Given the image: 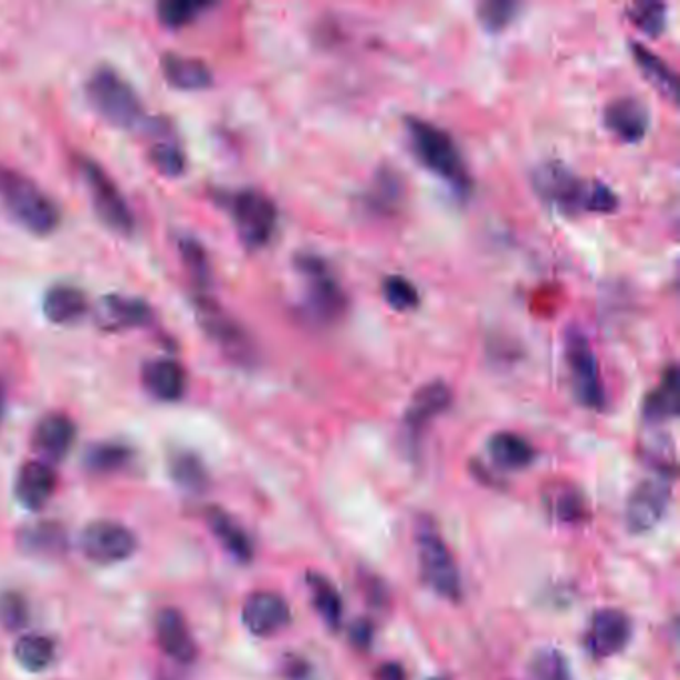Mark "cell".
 I'll return each mask as SVG.
<instances>
[{"label":"cell","instance_id":"f1b7e54d","mask_svg":"<svg viewBox=\"0 0 680 680\" xmlns=\"http://www.w3.org/2000/svg\"><path fill=\"white\" fill-rule=\"evenodd\" d=\"M56 655L54 642L44 635H24L17 640L14 659L29 672H42L49 669Z\"/></svg>","mask_w":680,"mask_h":680},{"label":"cell","instance_id":"5bb4252c","mask_svg":"<svg viewBox=\"0 0 680 680\" xmlns=\"http://www.w3.org/2000/svg\"><path fill=\"white\" fill-rule=\"evenodd\" d=\"M605 126L623 143H640L649 133V108L637 96H620L607 104Z\"/></svg>","mask_w":680,"mask_h":680},{"label":"cell","instance_id":"60d3db41","mask_svg":"<svg viewBox=\"0 0 680 680\" xmlns=\"http://www.w3.org/2000/svg\"><path fill=\"white\" fill-rule=\"evenodd\" d=\"M555 511H557V517L563 521H577L583 517V499H580L577 491H571L567 489L565 493H561V498L555 499Z\"/></svg>","mask_w":680,"mask_h":680},{"label":"cell","instance_id":"d4e9b609","mask_svg":"<svg viewBox=\"0 0 680 680\" xmlns=\"http://www.w3.org/2000/svg\"><path fill=\"white\" fill-rule=\"evenodd\" d=\"M679 369L670 366L665 376L660 379V386L650 391L642 416L649 419L650 423H662L679 416Z\"/></svg>","mask_w":680,"mask_h":680},{"label":"cell","instance_id":"e0dca14e","mask_svg":"<svg viewBox=\"0 0 680 680\" xmlns=\"http://www.w3.org/2000/svg\"><path fill=\"white\" fill-rule=\"evenodd\" d=\"M156 637H158V645L164 650V655L180 665H190L198 655L192 632L180 610L164 609L158 615Z\"/></svg>","mask_w":680,"mask_h":680},{"label":"cell","instance_id":"6da1fadb","mask_svg":"<svg viewBox=\"0 0 680 680\" xmlns=\"http://www.w3.org/2000/svg\"><path fill=\"white\" fill-rule=\"evenodd\" d=\"M533 182L538 196L565 212L609 213L619 206V198L607 184L583 180L557 160L541 164L533 174Z\"/></svg>","mask_w":680,"mask_h":680},{"label":"cell","instance_id":"9c48e42d","mask_svg":"<svg viewBox=\"0 0 680 680\" xmlns=\"http://www.w3.org/2000/svg\"><path fill=\"white\" fill-rule=\"evenodd\" d=\"M236 230L248 248H264L275 232L278 210L275 203L262 192L242 190L230 202Z\"/></svg>","mask_w":680,"mask_h":680},{"label":"cell","instance_id":"8fae6325","mask_svg":"<svg viewBox=\"0 0 680 680\" xmlns=\"http://www.w3.org/2000/svg\"><path fill=\"white\" fill-rule=\"evenodd\" d=\"M198 320L206 334L222 347L223 354H228L240 364L252 362L255 354L252 339L245 334L244 327L238 324L234 317L226 314L220 305L210 300L198 302Z\"/></svg>","mask_w":680,"mask_h":680},{"label":"cell","instance_id":"7a4b0ae2","mask_svg":"<svg viewBox=\"0 0 680 680\" xmlns=\"http://www.w3.org/2000/svg\"><path fill=\"white\" fill-rule=\"evenodd\" d=\"M406 126L417 160L427 170L443 178L449 186H453L459 193H468L471 188L468 166L451 134L421 118H407Z\"/></svg>","mask_w":680,"mask_h":680},{"label":"cell","instance_id":"603a6c76","mask_svg":"<svg viewBox=\"0 0 680 680\" xmlns=\"http://www.w3.org/2000/svg\"><path fill=\"white\" fill-rule=\"evenodd\" d=\"M489 456L499 469L521 471L535 461V449L525 437L501 431L489 439Z\"/></svg>","mask_w":680,"mask_h":680},{"label":"cell","instance_id":"4fadbf2b","mask_svg":"<svg viewBox=\"0 0 680 680\" xmlns=\"http://www.w3.org/2000/svg\"><path fill=\"white\" fill-rule=\"evenodd\" d=\"M292 620V610L284 597L272 590H258L250 595L242 609V623L255 637H272L284 630Z\"/></svg>","mask_w":680,"mask_h":680},{"label":"cell","instance_id":"d6986e66","mask_svg":"<svg viewBox=\"0 0 680 680\" xmlns=\"http://www.w3.org/2000/svg\"><path fill=\"white\" fill-rule=\"evenodd\" d=\"M56 489V475L44 461H29L22 465L17 478V499L22 508L39 511L44 508Z\"/></svg>","mask_w":680,"mask_h":680},{"label":"cell","instance_id":"e575fe53","mask_svg":"<svg viewBox=\"0 0 680 680\" xmlns=\"http://www.w3.org/2000/svg\"><path fill=\"white\" fill-rule=\"evenodd\" d=\"M381 292H384L387 304L397 312H409L419 305V292L416 285L404 275H389L381 285Z\"/></svg>","mask_w":680,"mask_h":680},{"label":"cell","instance_id":"484cf974","mask_svg":"<svg viewBox=\"0 0 680 680\" xmlns=\"http://www.w3.org/2000/svg\"><path fill=\"white\" fill-rule=\"evenodd\" d=\"M164 76L180 91H202L212 84V71L206 62L180 54H166L163 61Z\"/></svg>","mask_w":680,"mask_h":680},{"label":"cell","instance_id":"4dcf8cb0","mask_svg":"<svg viewBox=\"0 0 680 680\" xmlns=\"http://www.w3.org/2000/svg\"><path fill=\"white\" fill-rule=\"evenodd\" d=\"M629 19L637 29L650 36H659L667 27V4L662 2H635L629 7Z\"/></svg>","mask_w":680,"mask_h":680},{"label":"cell","instance_id":"ac0fdd59","mask_svg":"<svg viewBox=\"0 0 680 680\" xmlns=\"http://www.w3.org/2000/svg\"><path fill=\"white\" fill-rule=\"evenodd\" d=\"M76 441V426L71 417L62 414H51L42 417L34 429V447L42 458L49 461H61L69 456Z\"/></svg>","mask_w":680,"mask_h":680},{"label":"cell","instance_id":"cb8c5ba5","mask_svg":"<svg viewBox=\"0 0 680 680\" xmlns=\"http://www.w3.org/2000/svg\"><path fill=\"white\" fill-rule=\"evenodd\" d=\"M42 310L52 324H74L88 312V300L79 287L56 285L44 295Z\"/></svg>","mask_w":680,"mask_h":680},{"label":"cell","instance_id":"3957f363","mask_svg":"<svg viewBox=\"0 0 680 680\" xmlns=\"http://www.w3.org/2000/svg\"><path fill=\"white\" fill-rule=\"evenodd\" d=\"M0 200L32 234H51L61 223V210L52 198L27 176L4 166H0Z\"/></svg>","mask_w":680,"mask_h":680},{"label":"cell","instance_id":"ffe728a7","mask_svg":"<svg viewBox=\"0 0 680 680\" xmlns=\"http://www.w3.org/2000/svg\"><path fill=\"white\" fill-rule=\"evenodd\" d=\"M150 320V307L134 300V297H123V295H108L98 304L96 312V322L102 329L108 332H118V329H128L136 325L146 324Z\"/></svg>","mask_w":680,"mask_h":680},{"label":"cell","instance_id":"d590c367","mask_svg":"<svg viewBox=\"0 0 680 680\" xmlns=\"http://www.w3.org/2000/svg\"><path fill=\"white\" fill-rule=\"evenodd\" d=\"M22 543L34 553H54L64 547V533L52 523L32 525L29 531L22 533Z\"/></svg>","mask_w":680,"mask_h":680},{"label":"cell","instance_id":"f546056e","mask_svg":"<svg viewBox=\"0 0 680 680\" xmlns=\"http://www.w3.org/2000/svg\"><path fill=\"white\" fill-rule=\"evenodd\" d=\"M172 478L180 488L188 491H202L208 483V473L202 461L192 453H180L172 459Z\"/></svg>","mask_w":680,"mask_h":680},{"label":"cell","instance_id":"f35d334b","mask_svg":"<svg viewBox=\"0 0 680 680\" xmlns=\"http://www.w3.org/2000/svg\"><path fill=\"white\" fill-rule=\"evenodd\" d=\"M29 623V605L19 593L0 595V625L4 629L19 630Z\"/></svg>","mask_w":680,"mask_h":680},{"label":"cell","instance_id":"ee69618b","mask_svg":"<svg viewBox=\"0 0 680 680\" xmlns=\"http://www.w3.org/2000/svg\"><path fill=\"white\" fill-rule=\"evenodd\" d=\"M429 680H446V679H439V677H433V679H429Z\"/></svg>","mask_w":680,"mask_h":680},{"label":"cell","instance_id":"5b68a950","mask_svg":"<svg viewBox=\"0 0 680 680\" xmlns=\"http://www.w3.org/2000/svg\"><path fill=\"white\" fill-rule=\"evenodd\" d=\"M565 359L569 367L571 391L580 406L600 411L607 396L600 377L599 362L590 347L587 335L571 329L565 337Z\"/></svg>","mask_w":680,"mask_h":680},{"label":"cell","instance_id":"1f68e13d","mask_svg":"<svg viewBox=\"0 0 680 680\" xmlns=\"http://www.w3.org/2000/svg\"><path fill=\"white\" fill-rule=\"evenodd\" d=\"M533 680H571L567 659L555 649L538 650L531 660Z\"/></svg>","mask_w":680,"mask_h":680},{"label":"cell","instance_id":"b9f144b4","mask_svg":"<svg viewBox=\"0 0 680 680\" xmlns=\"http://www.w3.org/2000/svg\"><path fill=\"white\" fill-rule=\"evenodd\" d=\"M349 637L359 649H367L374 637V625L366 619H359L349 627Z\"/></svg>","mask_w":680,"mask_h":680},{"label":"cell","instance_id":"9a60e30c","mask_svg":"<svg viewBox=\"0 0 680 680\" xmlns=\"http://www.w3.org/2000/svg\"><path fill=\"white\" fill-rule=\"evenodd\" d=\"M630 632H632V627L625 613L617 609H603L593 617L587 645L595 657L607 659L627 647Z\"/></svg>","mask_w":680,"mask_h":680},{"label":"cell","instance_id":"277c9868","mask_svg":"<svg viewBox=\"0 0 680 680\" xmlns=\"http://www.w3.org/2000/svg\"><path fill=\"white\" fill-rule=\"evenodd\" d=\"M88 98L102 118L112 126L133 128L143 118L144 106L138 94L123 76L112 69H96L88 81Z\"/></svg>","mask_w":680,"mask_h":680},{"label":"cell","instance_id":"ab89813d","mask_svg":"<svg viewBox=\"0 0 680 680\" xmlns=\"http://www.w3.org/2000/svg\"><path fill=\"white\" fill-rule=\"evenodd\" d=\"M180 252H182L184 264L190 270L193 280L203 284L208 280L210 268H208V258H206L202 245L198 244L193 238H182L180 240Z\"/></svg>","mask_w":680,"mask_h":680},{"label":"cell","instance_id":"8992f818","mask_svg":"<svg viewBox=\"0 0 680 680\" xmlns=\"http://www.w3.org/2000/svg\"><path fill=\"white\" fill-rule=\"evenodd\" d=\"M417 558L421 577L429 589L447 600L461 599V579L456 558L436 531L426 527L417 533Z\"/></svg>","mask_w":680,"mask_h":680},{"label":"cell","instance_id":"ba28073f","mask_svg":"<svg viewBox=\"0 0 680 680\" xmlns=\"http://www.w3.org/2000/svg\"><path fill=\"white\" fill-rule=\"evenodd\" d=\"M81 176L91 196L92 206L102 222L118 234H133L134 216L130 206L124 200L118 186L112 182L111 176L104 172L98 164L86 158L81 160Z\"/></svg>","mask_w":680,"mask_h":680},{"label":"cell","instance_id":"7402d4cb","mask_svg":"<svg viewBox=\"0 0 680 680\" xmlns=\"http://www.w3.org/2000/svg\"><path fill=\"white\" fill-rule=\"evenodd\" d=\"M208 525L212 529L213 537L222 543V547L238 561V563H250L254 558V545L252 538L248 537L242 525L230 517L222 509H210L208 511Z\"/></svg>","mask_w":680,"mask_h":680},{"label":"cell","instance_id":"8d00e7d4","mask_svg":"<svg viewBox=\"0 0 680 680\" xmlns=\"http://www.w3.org/2000/svg\"><path fill=\"white\" fill-rule=\"evenodd\" d=\"M154 166L166 176H180L186 168V156L182 148L170 140H158L150 150Z\"/></svg>","mask_w":680,"mask_h":680},{"label":"cell","instance_id":"7c38bea8","mask_svg":"<svg viewBox=\"0 0 680 680\" xmlns=\"http://www.w3.org/2000/svg\"><path fill=\"white\" fill-rule=\"evenodd\" d=\"M670 481L665 475L640 481L627 503V525L632 533H647L659 525L670 501Z\"/></svg>","mask_w":680,"mask_h":680},{"label":"cell","instance_id":"52a82bcc","mask_svg":"<svg viewBox=\"0 0 680 680\" xmlns=\"http://www.w3.org/2000/svg\"><path fill=\"white\" fill-rule=\"evenodd\" d=\"M305 280V307L320 322H334L346 312V294L322 258L300 255L295 260Z\"/></svg>","mask_w":680,"mask_h":680},{"label":"cell","instance_id":"7bdbcfd3","mask_svg":"<svg viewBox=\"0 0 680 680\" xmlns=\"http://www.w3.org/2000/svg\"><path fill=\"white\" fill-rule=\"evenodd\" d=\"M376 680H407V672L399 662H386L376 670Z\"/></svg>","mask_w":680,"mask_h":680},{"label":"cell","instance_id":"44dd1931","mask_svg":"<svg viewBox=\"0 0 680 680\" xmlns=\"http://www.w3.org/2000/svg\"><path fill=\"white\" fill-rule=\"evenodd\" d=\"M144 387L160 401H178L186 391V372L174 359H154L144 366Z\"/></svg>","mask_w":680,"mask_h":680},{"label":"cell","instance_id":"74e56055","mask_svg":"<svg viewBox=\"0 0 680 680\" xmlns=\"http://www.w3.org/2000/svg\"><path fill=\"white\" fill-rule=\"evenodd\" d=\"M208 4L206 2H186V0H172V2H163L158 7V14H160V21L166 27H172V29H180L184 24L192 22L200 12L206 11Z\"/></svg>","mask_w":680,"mask_h":680},{"label":"cell","instance_id":"4316f807","mask_svg":"<svg viewBox=\"0 0 680 680\" xmlns=\"http://www.w3.org/2000/svg\"><path fill=\"white\" fill-rule=\"evenodd\" d=\"M307 589L312 593V605L317 610V615L324 619L325 625L329 629H339L342 615H344V603L334 583L320 573H307Z\"/></svg>","mask_w":680,"mask_h":680},{"label":"cell","instance_id":"836d02e7","mask_svg":"<svg viewBox=\"0 0 680 680\" xmlns=\"http://www.w3.org/2000/svg\"><path fill=\"white\" fill-rule=\"evenodd\" d=\"M130 459V451L118 443H101V446L92 447L86 453V465L92 471H101V473H111L123 469Z\"/></svg>","mask_w":680,"mask_h":680},{"label":"cell","instance_id":"d6a6232c","mask_svg":"<svg viewBox=\"0 0 680 680\" xmlns=\"http://www.w3.org/2000/svg\"><path fill=\"white\" fill-rule=\"evenodd\" d=\"M519 4L511 0H485L478 7V19L488 31L499 32L508 29L517 17Z\"/></svg>","mask_w":680,"mask_h":680},{"label":"cell","instance_id":"83f0119b","mask_svg":"<svg viewBox=\"0 0 680 680\" xmlns=\"http://www.w3.org/2000/svg\"><path fill=\"white\" fill-rule=\"evenodd\" d=\"M630 52H632L635 61L639 64L640 71L645 72V76H647L667 98L674 101V98H677V76H674V72L670 71L669 64L662 61V59H659L655 52L645 49L639 42H630Z\"/></svg>","mask_w":680,"mask_h":680},{"label":"cell","instance_id":"30bf717a","mask_svg":"<svg viewBox=\"0 0 680 680\" xmlns=\"http://www.w3.org/2000/svg\"><path fill=\"white\" fill-rule=\"evenodd\" d=\"M81 548L84 557L96 565H116L133 557L138 538L123 523L98 519L82 531Z\"/></svg>","mask_w":680,"mask_h":680},{"label":"cell","instance_id":"2e32d148","mask_svg":"<svg viewBox=\"0 0 680 680\" xmlns=\"http://www.w3.org/2000/svg\"><path fill=\"white\" fill-rule=\"evenodd\" d=\"M453 394L443 381H431L427 386L421 387L416 396L411 397V404L407 407L406 423L407 436L414 441L419 439L426 429L437 416H441L447 407L451 406Z\"/></svg>","mask_w":680,"mask_h":680}]
</instances>
